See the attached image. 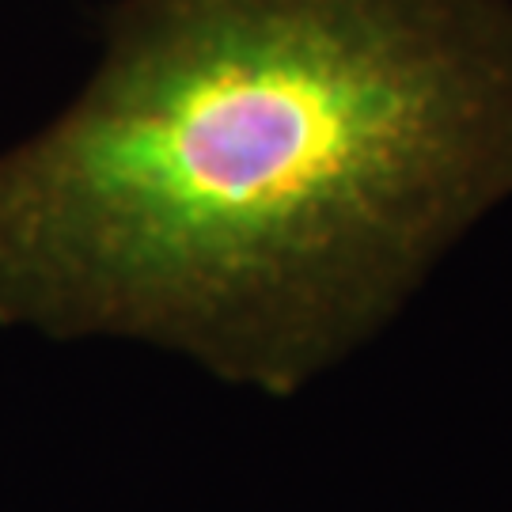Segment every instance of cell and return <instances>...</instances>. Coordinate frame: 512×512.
<instances>
[{"instance_id":"1","label":"cell","mask_w":512,"mask_h":512,"mask_svg":"<svg viewBox=\"0 0 512 512\" xmlns=\"http://www.w3.org/2000/svg\"><path fill=\"white\" fill-rule=\"evenodd\" d=\"M512 202V0H114L0 148V327L293 399Z\"/></svg>"}]
</instances>
